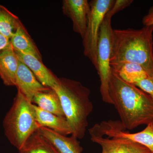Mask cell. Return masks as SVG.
Segmentation results:
<instances>
[{
    "label": "cell",
    "mask_w": 153,
    "mask_h": 153,
    "mask_svg": "<svg viewBox=\"0 0 153 153\" xmlns=\"http://www.w3.org/2000/svg\"><path fill=\"white\" fill-rule=\"evenodd\" d=\"M108 92L126 129L153 122V99L135 85L125 81L112 68Z\"/></svg>",
    "instance_id": "1"
},
{
    "label": "cell",
    "mask_w": 153,
    "mask_h": 153,
    "mask_svg": "<svg viewBox=\"0 0 153 153\" xmlns=\"http://www.w3.org/2000/svg\"><path fill=\"white\" fill-rule=\"evenodd\" d=\"M128 62L153 74V26L140 29H113L110 64Z\"/></svg>",
    "instance_id": "2"
},
{
    "label": "cell",
    "mask_w": 153,
    "mask_h": 153,
    "mask_svg": "<svg viewBox=\"0 0 153 153\" xmlns=\"http://www.w3.org/2000/svg\"><path fill=\"white\" fill-rule=\"evenodd\" d=\"M53 89L59 96L71 135L82 139L88 126V118L93 109L90 89L79 81L64 77L59 78L58 85Z\"/></svg>",
    "instance_id": "3"
},
{
    "label": "cell",
    "mask_w": 153,
    "mask_h": 153,
    "mask_svg": "<svg viewBox=\"0 0 153 153\" xmlns=\"http://www.w3.org/2000/svg\"><path fill=\"white\" fill-rule=\"evenodd\" d=\"M5 135L19 150L30 136L40 128L33 104L18 91L13 102L3 120Z\"/></svg>",
    "instance_id": "4"
},
{
    "label": "cell",
    "mask_w": 153,
    "mask_h": 153,
    "mask_svg": "<svg viewBox=\"0 0 153 153\" xmlns=\"http://www.w3.org/2000/svg\"><path fill=\"white\" fill-rule=\"evenodd\" d=\"M112 16L108 12L100 27L97 43L96 68L100 79V92L102 101L112 105L108 92V84L111 71L110 60L113 30L111 20Z\"/></svg>",
    "instance_id": "5"
},
{
    "label": "cell",
    "mask_w": 153,
    "mask_h": 153,
    "mask_svg": "<svg viewBox=\"0 0 153 153\" xmlns=\"http://www.w3.org/2000/svg\"><path fill=\"white\" fill-rule=\"evenodd\" d=\"M114 0H93L89 2L90 13L85 36L82 38L84 55L97 67V47L100 27Z\"/></svg>",
    "instance_id": "6"
},
{
    "label": "cell",
    "mask_w": 153,
    "mask_h": 153,
    "mask_svg": "<svg viewBox=\"0 0 153 153\" xmlns=\"http://www.w3.org/2000/svg\"><path fill=\"white\" fill-rule=\"evenodd\" d=\"M105 135L109 138L127 139L144 146L153 152V125L152 123L147 125L142 131L130 133L120 121H111L107 125L104 130Z\"/></svg>",
    "instance_id": "7"
},
{
    "label": "cell",
    "mask_w": 153,
    "mask_h": 153,
    "mask_svg": "<svg viewBox=\"0 0 153 153\" xmlns=\"http://www.w3.org/2000/svg\"><path fill=\"white\" fill-rule=\"evenodd\" d=\"M63 13L70 18L73 30L82 39L85 36L90 13V6L87 0H64L62 3Z\"/></svg>",
    "instance_id": "8"
},
{
    "label": "cell",
    "mask_w": 153,
    "mask_h": 153,
    "mask_svg": "<svg viewBox=\"0 0 153 153\" xmlns=\"http://www.w3.org/2000/svg\"><path fill=\"white\" fill-rule=\"evenodd\" d=\"M89 134L91 140L101 147L102 153H152L144 146L129 140Z\"/></svg>",
    "instance_id": "9"
},
{
    "label": "cell",
    "mask_w": 153,
    "mask_h": 153,
    "mask_svg": "<svg viewBox=\"0 0 153 153\" xmlns=\"http://www.w3.org/2000/svg\"><path fill=\"white\" fill-rule=\"evenodd\" d=\"M15 86L18 91H20L31 102L36 94L50 88L42 85L30 68L20 60L16 75Z\"/></svg>",
    "instance_id": "10"
},
{
    "label": "cell",
    "mask_w": 153,
    "mask_h": 153,
    "mask_svg": "<svg viewBox=\"0 0 153 153\" xmlns=\"http://www.w3.org/2000/svg\"><path fill=\"white\" fill-rule=\"evenodd\" d=\"M16 53L19 60L30 68L42 85L52 88L58 85L59 78L44 65L42 60L33 55Z\"/></svg>",
    "instance_id": "11"
},
{
    "label": "cell",
    "mask_w": 153,
    "mask_h": 153,
    "mask_svg": "<svg viewBox=\"0 0 153 153\" xmlns=\"http://www.w3.org/2000/svg\"><path fill=\"white\" fill-rule=\"evenodd\" d=\"M38 131L59 153H82L83 149L78 139L72 135L68 137L45 127H40Z\"/></svg>",
    "instance_id": "12"
},
{
    "label": "cell",
    "mask_w": 153,
    "mask_h": 153,
    "mask_svg": "<svg viewBox=\"0 0 153 153\" xmlns=\"http://www.w3.org/2000/svg\"><path fill=\"white\" fill-rule=\"evenodd\" d=\"M19 61L11 43L0 52V78L5 85L15 86Z\"/></svg>",
    "instance_id": "13"
},
{
    "label": "cell",
    "mask_w": 153,
    "mask_h": 153,
    "mask_svg": "<svg viewBox=\"0 0 153 153\" xmlns=\"http://www.w3.org/2000/svg\"><path fill=\"white\" fill-rule=\"evenodd\" d=\"M33 106L36 120L40 128H47L64 136L71 134L66 117L47 112L33 104Z\"/></svg>",
    "instance_id": "14"
},
{
    "label": "cell",
    "mask_w": 153,
    "mask_h": 153,
    "mask_svg": "<svg viewBox=\"0 0 153 153\" xmlns=\"http://www.w3.org/2000/svg\"><path fill=\"white\" fill-rule=\"evenodd\" d=\"M10 42L15 52L33 55L42 61L40 51L22 22Z\"/></svg>",
    "instance_id": "15"
},
{
    "label": "cell",
    "mask_w": 153,
    "mask_h": 153,
    "mask_svg": "<svg viewBox=\"0 0 153 153\" xmlns=\"http://www.w3.org/2000/svg\"><path fill=\"white\" fill-rule=\"evenodd\" d=\"M32 103L47 112L65 117L59 96L53 88L36 94Z\"/></svg>",
    "instance_id": "16"
},
{
    "label": "cell",
    "mask_w": 153,
    "mask_h": 153,
    "mask_svg": "<svg viewBox=\"0 0 153 153\" xmlns=\"http://www.w3.org/2000/svg\"><path fill=\"white\" fill-rule=\"evenodd\" d=\"M111 66L121 78L134 85L149 76L144 68L136 63L123 62L111 64Z\"/></svg>",
    "instance_id": "17"
},
{
    "label": "cell",
    "mask_w": 153,
    "mask_h": 153,
    "mask_svg": "<svg viewBox=\"0 0 153 153\" xmlns=\"http://www.w3.org/2000/svg\"><path fill=\"white\" fill-rule=\"evenodd\" d=\"M19 153H59L38 130L32 134L22 147Z\"/></svg>",
    "instance_id": "18"
},
{
    "label": "cell",
    "mask_w": 153,
    "mask_h": 153,
    "mask_svg": "<svg viewBox=\"0 0 153 153\" xmlns=\"http://www.w3.org/2000/svg\"><path fill=\"white\" fill-rule=\"evenodd\" d=\"M21 22L19 17L0 5V33L10 39Z\"/></svg>",
    "instance_id": "19"
},
{
    "label": "cell",
    "mask_w": 153,
    "mask_h": 153,
    "mask_svg": "<svg viewBox=\"0 0 153 153\" xmlns=\"http://www.w3.org/2000/svg\"><path fill=\"white\" fill-rule=\"evenodd\" d=\"M134 85L150 96L153 99V74Z\"/></svg>",
    "instance_id": "20"
},
{
    "label": "cell",
    "mask_w": 153,
    "mask_h": 153,
    "mask_svg": "<svg viewBox=\"0 0 153 153\" xmlns=\"http://www.w3.org/2000/svg\"><path fill=\"white\" fill-rule=\"evenodd\" d=\"M133 1L132 0H116L108 13L113 16L118 12L130 5Z\"/></svg>",
    "instance_id": "21"
},
{
    "label": "cell",
    "mask_w": 153,
    "mask_h": 153,
    "mask_svg": "<svg viewBox=\"0 0 153 153\" xmlns=\"http://www.w3.org/2000/svg\"><path fill=\"white\" fill-rule=\"evenodd\" d=\"M142 23L144 26H153V5L143 18Z\"/></svg>",
    "instance_id": "22"
},
{
    "label": "cell",
    "mask_w": 153,
    "mask_h": 153,
    "mask_svg": "<svg viewBox=\"0 0 153 153\" xmlns=\"http://www.w3.org/2000/svg\"><path fill=\"white\" fill-rule=\"evenodd\" d=\"M10 44V39L0 33V52L7 48Z\"/></svg>",
    "instance_id": "23"
},
{
    "label": "cell",
    "mask_w": 153,
    "mask_h": 153,
    "mask_svg": "<svg viewBox=\"0 0 153 153\" xmlns=\"http://www.w3.org/2000/svg\"><path fill=\"white\" fill-rule=\"evenodd\" d=\"M152 124H153V122H152Z\"/></svg>",
    "instance_id": "24"
},
{
    "label": "cell",
    "mask_w": 153,
    "mask_h": 153,
    "mask_svg": "<svg viewBox=\"0 0 153 153\" xmlns=\"http://www.w3.org/2000/svg\"></svg>",
    "instance_id": "25"
}]
</instances>
